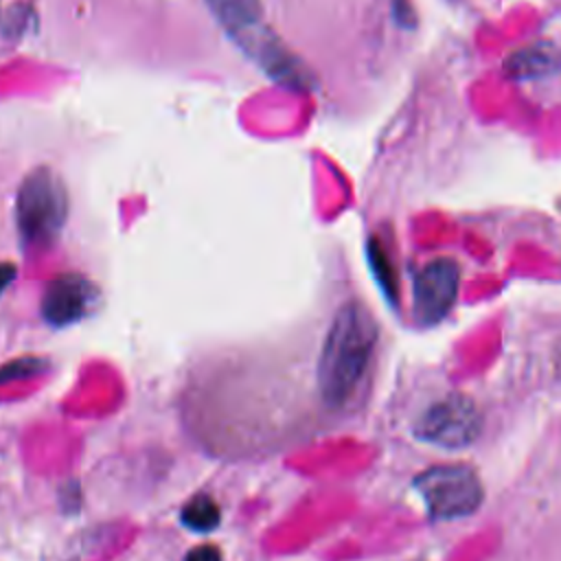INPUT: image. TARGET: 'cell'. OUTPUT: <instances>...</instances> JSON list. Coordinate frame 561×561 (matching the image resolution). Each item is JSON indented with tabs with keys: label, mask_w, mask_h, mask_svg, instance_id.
Segmentation results:
<instances>
[{
	"label": "cell",
	"mask_w": 561,
	"mask_h": 561,
	"mask_svg": "<svg viewBox=\"0 0 561 561\" xmlns=\"http://www.w3.org/2000/svg\"><path fill=\"white\" fill-rule=\"evenodd\" d=\"M68 217V193L61 178L39 167L26 173L15 197V221L24 243L46 245L64 228Z\"/></svg>",
	"instance_id": "obj_2"
},
{
	"label": "cell",
	"mask_w": 561,
	"mask_h": 561,
	"mask_svg": "<svg viewBox=\"0 0 561 561\" xmlns=\"http://www.w3.org/2000/svg\"><path fill=\"white\" fill-rule=\"evenodd\" d=\"M13 276H15V265L13 263H0V294L13 280Z\"/></svg>",
	"instance_id": "obj_13"
},
{
	"label": "cell",
	"mask_w": 561,
	"mask_h": 561,
	"mask_svg": "<svg viewBox=\"0 0 561 561\" xmlns=\"http://www.w3.org/2000/svg\"><path fill=\"white\" fill-rule=\"evenodd\" d=\"M554 70H557V48L548 42H539L528 48H522L506 59V72L519 79L543 77Z\"/></svg>",
	"instance_id": "obj_8"
},
{
	"label": "cell",
	"mask_w": 561,
	"mask_h": 561,
	"mask_svg": "<svg viewBox=\"0 0 561 561\" xmlns=\"http://www.w3.org/2000/svg\"><path fill=\"white\" fill-rule=\"evenodd\" d=\"M94 294V285L85 276L75 272L59 274L46 285L42 298V313L55 327L72 324L88 313Z\"/></svg>",
	"instance_id": "obj_6"
},
{
	"label": "cell",
	"mask_w": 561,
	"mask_h": 561,
	"mask_svg": "<svg viewBox=\"0 0 561 561\" xmlns=\"http://www.w3.org/2000/svg\"><path fill=\"white\" fill-rule=\"evenodd\" d=\"M184 561H221V552L217 546L213 543H202V546H195Z\"/></svg>",
	"instance_id": "obj_12"
},
{
	"label": "cell",
	"mask_w": 561,
	"mask_h": 561,
	"mask_svg": "<svg viewBox=\"0 0 561 561\" xmlns=\"http://www.w3.org/2000/svg\"><path fill=\"white\" fill-rule=\"evenodd\" d=\"M425 511L434 519H460L478 511L484 491L469 465H436L414 478Z\"/></svg>",
	"instance_id": "obj_3"
},
{
	"label": "cell",
	"mask_w": 561,
	"mask_h": 561,
	"mask_svg": "<svg viewBox=\"0 0 561 561\" xmlns=\"http://www.w3.org/2000/svg\"><path fill=\"white\" fill-rule=\"evenodd\" d=\"M458 285L460 267L454 259L440 256L430 261L414 278V318L425 327L440 322L456 302Z\"/></svg>",
	"instance_id": "obj_5"
},
{
	"label": "cell",
	"mask_w": 561,
	"mask_h": 561,
	"mask_svg": "<svg viewBox=\"0 0 561 561\" xmlns=\"http://www.w3.org/2000/svg\"><path fill=\"white\" fill-rule=\"evenodd\" d=\"M224 28L252 55L274 33L263 22L261 0H204Z\"/></svg>",
	"instance_id": "obj_7"
},
{
	"label": "cell",
	"mask_w": 561,
	"mask_h": 561,
	"mask_svg": "<svg viewBox=\"0 0 561 561\" xmlns=\"http://www.w3.org/2000/svg\"><path fill=\"white\" fill-rule=\"evenodd\" d=\"M180 519L186 528L191 530H197V533H208L213 528L219 526V519H221V511L217 506V502L210 497V495H193L182 513H180Z\"/></svg>",
	"instance_id": "obj_9"
},
{
	"label": "cell",
	"mask_w": 561,
	"mask_h": 561,
	"mask_svg": "<svg viewBox=\"0 0 561 561\" xmlns=\"http://www.w3.org/2000/svg\"><path fill=\"white\" fill-rule=\"evenodd\" d=\"M368 261H370V267H373V272H375L377 283L381 285V291L394 302V300H397V278H394V270H392V265H390L388 252L383 250V245H381L377 239H370V243H368Z\"/></svg>",
	"instance_id": "obj_10"
},
{
	"label": "cell",
	"mask_w": 561,
	"mask_h": 561,
	"mask_svg": "<svg viewBox=\"0 0 561 561\" xmlns=\"http://www.w3.org/2000/svg\"><path fill=\"white\" fill-rule=\"evenodd\" d=\"M482 430V414L471 397L447 394L434 401L414 423V434L423 443L443 449H462L471 445Z\"/></svg>",
	"instance_id": "obj_4"
},
{
	"label": "cell",
	"mask_w": 561,
	"mask_h": 561,
	"mask_svg": "<svg viewBox=\"0 0 561 561\" xmlns=\"http://www.w3.org/2000/svg\"><path fill=\"white\" fill-rule=\"evenodd\" d=\"M379 340L375 316L362 300H346L324 337L318 362V388L327 405H344L366 375Z\"/></svg>",
	"instance_id": "obj_1"
},
{
	"label": "cell",
	"mask_w": 561,
	"mask_h": 561,
	"mask_svg": "<svg viewBox=\"0 0 561 561\" xmlns=\"http://www.w3.org/2000/svg\"><path fill=\"white\" fill-rule=\"evenodd\" d=\"M46 368V362L42 357H18L11 359L9 364L0 366V383L13 381V379H24L42 373Z\"/></svg>",
	"instance_id": "obj_11"
}]
</instances>
